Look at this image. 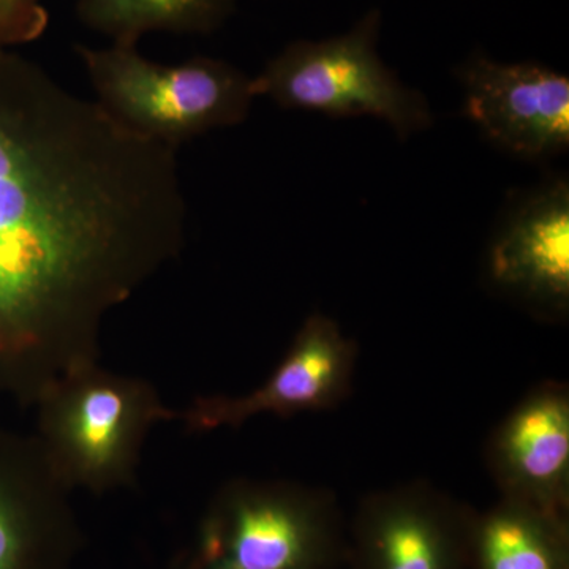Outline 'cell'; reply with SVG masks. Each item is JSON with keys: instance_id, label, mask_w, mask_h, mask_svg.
I'll return each mask as SVG.
<instances>
[{"instance_id": "52a82bcc", "label": "cell", "mask_w": 569, "mask_h": 569, "mask_svg": "<svg viewBox=\"0 0 569 569\" xmlns=\"http://www.w3.org/2000/svg\"><path fill=\"white\" fill-rule=\"evenodd\" d=\"M353 340L331 318L313 313L296 335L274 373L244 396H203L179 419L193 433L239 429L258 415L295 417L336 407L350 391Z\"/></svg>"}, {"instance_id": "8992f818", "label": "cell", "mask_w": 569, "mask_h": 569, "mask_svg": "<svg viewBox=\"0 0 569 569\" xmlns=\"http://www.w3.org/2000/svg\"><path fill=\"white\" fill-rule=\"evenodd\" d=\"M463 114L500 151L529 162L569 148V78L538 62L473 52L459 70Z\"/></svg>"}, {"instance_id": "4fadbf2b", "label": "cell", "mask_w": 569, "mask_h": 569, "mask_svg": "<svg viewBox=\"0 0 569 569\" xmlns=\"http://www.w3.org/2000/svg\"><path fill=\"white\" fill-rule=\"evenodd\" d=\"M236 0H78L82 24L112 43L138 44L151 32L206 36L233 14Z\"/></svg>"}, {"instance_id": "5bb4252c", "label": "cell", "mask_w": 569, "mask_h": 569, "mask_svg": "<svg viewBox=\"0 0 569 569\" xmlns=\"http://www.w3.org/2000/svg\"><path fill=\"white\" fill-rule=\"evenodd\" d=\"M48 24L44 0H0V52L39 40Z\"/></svg>"}, {"instance_id": "9c48e42d", "label": "cell", "mask_w": 569, "mask_h": 569, "mask_svg": "<svg viewBox=\"0 0 569 569\" xmlns=\"http://www.w3.org/2000/svg\"><path fill=\"white\" fill-rule=\"evenodd\" d=\"M490 280L552 317L569 306V183L542 182L509 206L489 246Z\"/></svg>"}, {"instance_id": "ba28073f", "label": "cell", "mask_w": 569, "mask_h": 569, "mask_svg": "<svg viewBox=\"0 0 569 569\" xmlns=\"http://www.w3.org/2000/svg\"><path fill=\"white\" fill-rule=\"evenodd\" d=\"M82 546L71 490L37 437L0 426V569H73Z\"/></svg>"}, {"instance_id": "30bf717a", "label": "cell", "mask_w": 569, "mask_h": 569, "mask_svg": "<svg viewBox=\"0 0 569 569\" xmlns=\"http://www.w3.org/2000/svg\"><path fill=\"white\" fill-rule=\"evenodd\" d=\"M467 516L425 488L376 493L355 518L353 569H467Z\"/></svg>"}, {"instance_id": "6da1fadb", "label": "cell", "mask_w": 569, "mask_h": 569, "mask_svg": "<svg viewBox=\"0 0 569 569\" xmlns=\"http://www.w3.org/2000/svg\"><path fill=\"white\" fill-rule=\"evenodd\" d=\"M178 149L0 52V397L97 361L104 318L181 254Z\"/></svg>"}, {"instance_id": "5b68a950", "label": "cell", "mask_w": 569, "mask_h": 569, "mask_svg": "<svg viewBox=\"0 0 569 569\" xmlns=\"http://www.w3.org/2000/svg\"><path fill=\"white\" fill-rule=\"evenodd\" d=\"M342 552L339 512L323 493L236 479L206 508L181 569H336Z\"/></svg>"}, {"instance_id": "8fae6325", "label": "cell", "mask_w": 569, "mask_h": 569, "mask_svg": "<svg viewBox=\"0 0 569 569\" xmlns=\"http://www.w3.org/2000/svg\"><path fill=\"white\" fill-rule=\"evenodd\" d=\"M488 460L501 497L568 516L567 387L548 383L530 392L493 433Z\"/></svg>"}, {"instance_id": "7a4b0ae2", "label": "cell", "mask_w": 569, "mask_h": 569, "mask_svg": "<svg viewBox=\"0 0 569 569\" xmlns=\"http://www.w3.org/2000/svg\"><path fill=\"white\" fill-rule=\"evenodd\" d=\"M33 407L37 440L71 492L133 486L149 433L178 418L151 381L111 372L97 361L52 381Z\"/></svg>"}, {"instance_id": "277c9868", "label": "cell", "mask_w": 569, "mask_h": 569, "mask_svg": "<svg viewBox=\"0 0 569 569\" xmlns=\"http://www.w3.org/2000/svg\"><path fill=\"white\" fill-rule=\"evenodd\" d=\"M381 11H367L353 28L323 40H296L252 77L254 96L283 110L329 118H376L400 140L433 126L425 93L406 84L380 52Z\"/></svg>"}, {"instance_id": "3957f363", "label": "cell", "mask_w": 569, "mask_h": 569, "mask_svg": "<svg viewBox=\"0 0 569 569\" xmlns=\"http://www.w3.org/2000/svg\"><path fill=\"white\" fill-rule=\"evenodd\" d=\"M77 52L97 104L126 129L170 148L239 126L257 99L252 77L220 59L163 66L144 58L138 44L119 43L102 50L80 44Z\"/></svg>"}, {"instance_id": "7c38bea8", "label": "cell", "mask_w": 569, "mask_h": 569, "mask_svg": "<svg viewBox=\"0 0 569 569\" xmlns=\"http://www.w3.org/2000/svg\"><path fill=\"white\" fill-rule=\"evenodd\" d=\"M467 569H569L568 516L507 497L468 512Z\"/></svg>"}]
</instances>
